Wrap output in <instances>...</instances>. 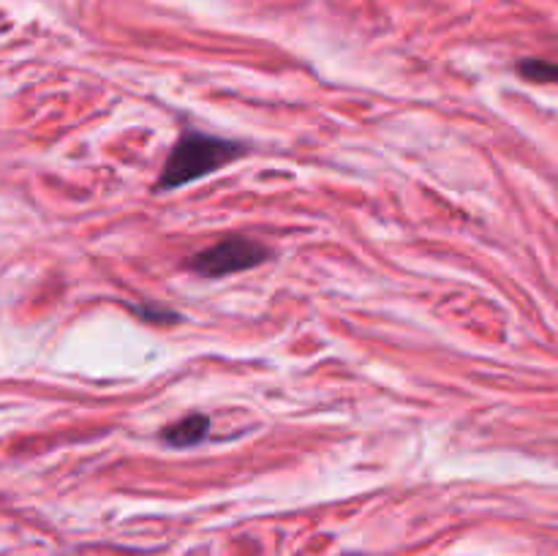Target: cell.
Segmentation results:
<instances>
[{
    "instance_id": "cell-1",
    "label": "cell",
    "mask_w": 558,
    "mask_h": 556,
    "mask_svg": "<svg viewBox=\"0 0 558 556\" xmlns=\"http://www.w3.org/2000/svg\"><path fill=\"white\" fill-rule=\"evenodd\" d=\"M245 153H248V147L243 142L223 140V136L205 134V131L196 129H185L180 134V140L172 145V150H169L167 161H163L161 174L156 180V194L196 183V180L223 169L227 164L243 158Z\"/></svg>"
},
{
    "instance_id": "cell-2",
    "label": "cell",
    "mask_w": 558,
    "mask_h": 556,
    "mask_svg": "<svg viewBox=\"0 0 558 556\" xmlns=\"http://www.w3.org/2000/svg\"><path fill=\"white\" fill-rule=\"evenodd\" d=\"M272 256V251L265 243L254 238H243V234H234V238L218 240V243L207 245V249L196 251L185 265L189 270H194L196 276L205 278H223L232 276V273L251 270V267L265 265Z\"/></svg>"
},
{
    "instance_id": "cell-3",
    "label": "cell",
    "mask_w": 558,
    "mask_h": 556,
    "mask_svg": "<svg viewBox=\"0 0 558 556\" xmlns=\"http://www.w3.org/2000/svg\"><path fill=\"white\" fill-rule=\"evenodd\" d=\"M207 434H210V420H207L205 414H189V418L167 425L161 439L172 447H194L199 445Z\"/></svg>"
},
{
    "instance_id": "cell-4",
    "label": "cell",
    "mask_w": 558,
    "mask_h": 556,
    "mask_svg": "<svg viewBox=\"0 0 558 556\" xmlns=\"http://www.w3.org/2000/svg\"><path fill=\"white\" fill-rule=\"evenodd\" d=\"M521 74L529 82H537V85H550L556 80V65L543 58H529L521 63Z\"/></svg>"
},
{
    "instance_id": "cell-5",
    "label": "cell",
    "mask_w": 558,
    "mask_h": 556,
    "mask_svg": "<svg viewBox=\"0 0 558 556\" xmlns=\"http://www.w3.org/2000/svg\"><path fill=\"white\" fill-rule=\"evenodd\" d=\"M136 311H140V314L145 316V319H156V322L178 319V316H174L169 309H153V305H142V309H136Z\"/></svg>"
}]
</instances>
